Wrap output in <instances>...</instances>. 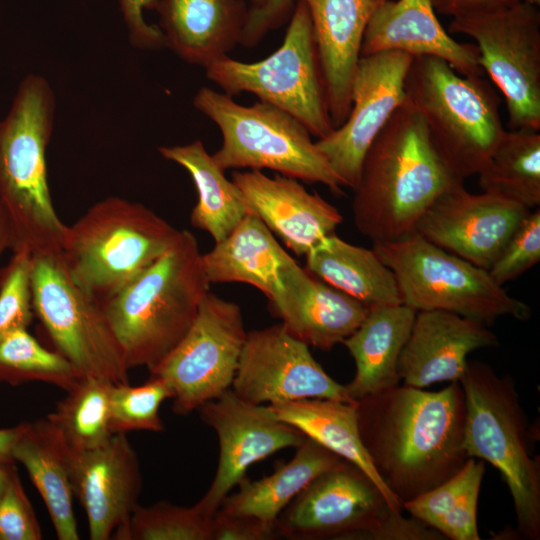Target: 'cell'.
Segmentation results:
<instances>
[{
	"label": "cell",
	"instance_id": "4dcf8cb0",
	"mask_svg": "<svg viewBox=\"0 0 540 540\" xmlns=\"http://www.w3.org/2000/svg\"><path fill=\"white\" fill-rule=\"evenodd\" d=\"M268 405L278 419L363 470L382 490L390 506L402 512V504L380 480L364 449L358 429L356 402L306 398Z\"/></svg>",
	"mask_w": 540,
	"mask_h": 540
},
{
	"label": "cell",
	"instance_id": "836d02e7",
	"mask_svg": "<svg viewBox=\"0 0 540 540\" xmlns=\"http://www.w3.org/2000/svg\"><path fill=\"white\" fill-rule=\"evenodd\" d=\"M482 192L528 209L540 205V133L528 129L505 131L478 172Z\"/></svg>",
	"mask_w": 540,
	"mask_h": 540
},
{
	"label": "cell",
	"instance_id": "60d3db41",
	"mask_svg": "<svg viewBox=\"0 0 540 540\" xmlns=\"http://www.w3.org/2000/svg\"><path fill=\"white\" fill-rule=\"evenodd\" d=\"M40 539V525L15 470L0 498V540Z\"/></svg>",
	"mask_w": 540,
	"mask_h": 540
},
{
	"label": "cell",
	"instance_id": "7c38bea8",
	"mask_svg": "<svg viewBox=\"0 0 540 540\" xmlns=\"http://www.w3.org/2000/svg\"><path fill=\"white\" fill-rule=\"evenodd\" d=\"M450 33L475 41L478 63L504 96L512 130H540V12L519 1L452 18Z\"/></svg>",
	"mask_w": 540,
	"mask_h": 540
},
{
	"label": "cell",
	"instance_id": "d6986e66",
	"mask_svg": "<svg viewBox=\"0 0 540 540\" xmlns=\"http://www.w3.org/2000/svg\"><path fill=\"white\" fill-rule=\"evenodd\" d=\"M74 496L84 508L91 540H108L126 525L138 505L142 478L137 454L125 433L102 446L71 452Z\"/></svg>",
	"mask_w": 540,
	"mask_h": 540
},
{
	"label": "cell",
	"instance_id": "4fadbf2b",
	"mask_svg": "<svg viewBox=\"0 0 540 540\" xmlns=\"http://www.w3.org/2000/svg\"><path fill=\"white\" fill-rule=\"evenodd\" d=\"M246 338L239 305L209 291L186 335L150 371L169 387L175 413L187 415L231 389Z\"/></svg>",
	"mask_w": 540,
	"mask_h": 540
},
{
	"label": "cell",
	"instance_id": "44dd1931",
	"mask_svg": "<svg viewBox=\"0 0 540 540\" xmlns=\"http://www.w3.org/2000/svg\"><path fill=\"white\" fill-rule=\"evenodd\" d=\"M281 286L269 301L287 331L324 351L343 343L363 322L369 309L330 286L290 255L280 273Z\"/></svg>",
	"mask_w": 540,
	"mask_h": 540
},
{
	"label": "cell",
	"instance_id": "484cf974",
	"mask_svg": "<svg viewBox=\"0 0 540 540\" xmlns=\"http://www.w3.org/2000/svg\"><path fill=\"white\" fill-rule=\"evenodd\" d=\"M416 313L404 304L371 308L343 341L356 367L354 378L345 385L354 401L401 382L398 362Z\"/></svg>",
	"mask_w": 540,
	"mask_h": 540
},
{
	"label": "cell",
	"instance_id": "2e32d148",
	"mask_svg": "<svg viewBox=\"0 0 540 540\" xmlns=\"http://www.w3.org/2000/svg\"><path fill=\"white\" fill-rule=\"evenodd\" d=\"M231 390L253 404L306 398L356 402L281 323L247 332Z\"/></svg>",
	"mask_w": 540,
	"mask_h": 540
},
{
	"label": "cell",
	"instance_id": "b9f144b4",
	"mask_svg": "<svg viewBox=\"0 0 540 540\" xmlns=\"http://www.w3.org/2000/svg\"><path fill=\"white\" fill-rule=\"evenodd\" d=\"M297 0H267L262 6L248 9L240 44L256 46L264 36L289 21Z\"/></svg>",
	"mask_w": 540,
	"mask_h": 540
},
{
	"label": "cell",
	"instance_id": "83f0119b",
	"mask_svg": "<svg viewBox=\"0 0 540 540\" xmlns=\"http://www.w3.org/2000/svg\"><path fill=\"white\" fill-rule=\"evenodd\" d=\"M288 256L266 225L248 213L202 259L210 283H246L270 301L281 286V268Z\"/></svg>",
	"mask_w": 540,
	"mask_h": 540
},
{
	"label": "cell",
	"instance_id": "8992f818",
	"mask_svg": "<svg viewBox=\"0 0 540 540\" xmlns=\"http://www.w3.org/2000/svg\"><path fill=\"white\" fill-rule=\"evenodd\" d=\"M180 231L141 203L110 196L67 226L60 253L76 285L102 303L168 251Z\"/></svg>",
	"mask_w": 540,
	"mask_h": 540
},
{
	"label": "cell",
	"instance_id": "7bdbcfd3",
	"mask_svg": "<svg viewBox=\"0 0 540 540\" xmlns=\"http://www.w3.org/2000/svg\"><path fill=\"white\" fill-rule=\"evenodd\" d=\"M278 537L275 524L253 517L218 510L211 519L210 540H272Z\"/></svg>",
	"mask_w": 540,
	"mask_h": 540
},
{
	"label": "cell",
	"instance_id": "30bf717a",
	"mask_svg": "<svg viewBox=\"0 0 540 540\" xmlns=\"http://www.w3.org/2000/svg\"><path fill=\"white\" fill-rule=\"evenodd\" d=\"M205 70L223 93H252L294 116L317 140L335 129L310 14L301 0L296 1L282 44L271 55L252 63L225 56Z\"/></svg>",
	"mask_w": 540,
	"mask_h": 540
},
{
	"label": "cell",
	"instance_id": "f907efd6",
	"mask_svg": "<svg viewBox=\"0 0 540 540\" xmlns=\"http://www.w3.org/2000/svg\"><path fill=\"white\" fill-rule=\"evenodd\" d=\"M528 4L538 7L540 5V0H522Z\"/></svg>",
	"mask_w": 540,
	"mask_h": 540
},
{
	"label": "cell",
	"instance_id": "ac0fdd59",
	"mask_svg": "<svg viewBox=\"0 0 540 540\" xmlns=\"http://www.w3.org/2000/svg\"><path fill=\"white\" fill-rule=\"evenodd\" d=\"M530 209L504 198L467 191L457 184L423 213L415 233L488 270Z\"/></svg>",
	"mask_w": 540,
	"mask_h": 540
},
{
	"label": "cell",
	"instance_id": "9a60e30c",
	"mask_svg": "<svg viewBox=\"0 0 540 540\" xmlns=\"http://www.w3.org/2000/svg\"><path fill=\"white\" fill-rule=\"evenodd\" d=\"M413 58L401 51L359 58L348 117L329 135L315 141L343 186L356 187L365 153L404 102V82Z\"/></svg>",
	"mask_w": 540,
	"mask_h": 540
},
{
	"label": "cell",
	"instance_id": "7a4b0ae2",
	"mask_svg": "<svg viewBox=\"0 0 540 540\" xmlns=\"http://www.w3.org/2000/svg\"><path fill=\"white\" fill-rule=\"evenodd\" d=\"M464 183L445 166L420 113L405 98L362 161L351 204L354 224L373 244L402 239L433 201Z\"/></svg>",
	"mask_w": 540,
	"mask_h": 540
},
{
	"label": "cell",
	"instance_id": "52a82bcc",
	"mask_svg": "<svg viewBox=\"0 0 540 540\" xmlns=\"http://www.w3.org/2000/svg\"><path fill=\"white\" fill-rule=\"evenodd\" d=\"M432 145L458 179L477 175L505 133L500 100L480 75H462L433 56L414 57L404 82Z\"/></svg>",
	"mask_w": 540,
	"mask_h": 540
},
{
	"label": "cell",
	"instance_id": "5bb4252c",
	"mask_svg": "<svg viewBox=\"0 0 540 540\" xmlns=\"http://www.w3.org/2000/svg\"><path fill=\"white\" fill-rule=\"evenodd\" d=\"M391 510L378 485L342 460L314 478L275 525L279 537L291 540H365Z\"/></svg>",
	"mask_w": 540,
	"mask_h": 540
},
{
	"label": "cell",
	"instance_id": "d6a6232c",
	"mask_svg": "<svg viewBox=\"0 0 540 540\" xmlns=\"http://www.w3.org/2000/svg\"><path fill=\"white\" fill-rule=\"evenodd\" d=\"M484 472V461L469 457L457 473L405 502L403 509L445 539L479 540L477 505Z\"/></svg>",
	"mask_w": 540,
	"mask_h": 540
},
{
	"label": "cell",
	"instance_id": "1f68e13d",
	"mask_svg": "<svg viewBox=\"0 0 540 540\" xmlns=\"http://www.w3.org/2000/svg\"><path fill=\"white\" fill-rule=\"evenodd\" d=\"M158 152L190 174L198 195L190 215L191 224L209 233L215 243L226 238L250 213L237 186L226 178L201 140L161 146Z\"/></svg>",
	"mask_w": 540,
	"mask_h": 540
},
{
	"label": "cell",
	"instance_id": "ba28073f",
	"mask_svg": "<svg viewBox=\"0 0 540 540\" xmlns=\"http://www.w3.org/2000/svg\"><path fill=\"white\" fill-rule=\"evenodd\" d=\"M193 105L221 132L222 145L212 157L224 171L270 169L343 194L340 179L307 128L288 112L263 101L244 106L209 87L196 92Z\"/></svg>",
	"mask_w": 540,
	"mask_h": 540
},
{
	"label": "cell",
	"instance_id": "f546056e",
	"mask_svg": "<svg viewBox=\"0 0 540 540\" xmlns=\"http://www.w3.org/2000/svg\"><path fill=\"white\" fill-rule=\"evenodd\" d=\"M342 460L316 441L305 437L288 462L278 463L272 474L259 480L244 478L238 485L239 491L228 495L218 510L275 524L283 509L314 478Z\"/></svg>",
	"mask_w": 540,
	"mask_h": 540
},
{
	"label": "cell",
	"instance_id": "681fc988",
	"mask_svg": "<svg viewBox=\"0 0 540 540\" xmlns=\"http://www.w3.org/2000/svg\"><path fill=\"white\" fill-rule=\"evenodd\" d=\"M250 2V7H260L262 6L267 0H248Z\"/></svg>",
	"mask_w": 540,
	"mask_h": 540
},
{
	"label": "cell",
	"instance_id": "7dc6e473",
	"mask_svg": "<svg viewBox=\"0 0 540 540\" xmlns=\"http://www.w3.org/2000/svg\"><path fill=\"white\" fill-rule=\"evenodd\" d=\"M22 428L23 424L12 428L0 429V461H14L12 459V450Z\"/></svg>",
	"mask_w": 540,
	"mask_h": 540
},
{
	"label": "cell",
	"instance_id": "5b68a950",
	"mask_svg": "<svg viewBox=\"0 0 540 540\" xmlns=\"http://www.w3.org/2000/svg\"><path fill=\"white\" fill-rule=\"evenodd\" d=\"M466 404L465 449L494 466L513 501L520 538L540 539V462L515 382L468 361L460 380Z\"/></svg>",
	"mask_w": 540,
	"mask_h": 540
},
{
	"label": "cell",
	"instance_id": "8fae6325",
	"mask_svg": "<svg viewBox=\"0 0 540 540\" xmlns=\"http://www.w3.org/2000/svg\"><path fill=\"white\" fill-rule=\"evenodd\" d=\"M32 305L57 350L82 376L128 383L122 350L102 303L69 275L60 252L32 255Z\"/></svg>",
	"mask_w": 540,
	"mask_h": 540
},
{
	"label": "cell",
	"instance_id": "bcb514c9",
	"mask_svg": "<svg viewBox=\"0 0 540 540\" xmlns=\"http://www.w3.org/2000/svg\"><path fill=\"white\" fill-rule=\"evenodd\" d=\"M15 247V237L6 211L0 204V260L4 252ZM2 270L0 269V279Z\"/></svg>",
	"mask_w": 540,
	"mask_h": 540
},
{
	"label": "cell",
	"instance_id": "ab89813d",
	"mask_svg": "<svg viewBox=\"0 0 540 540\" xmlns=\"http://www.w3.org/2000/svg\"><path fill=\"white\" fill-rule=\"evenodd\" d=\"M540 261V210L529 212L488 269L501 286L515 280Z\"/></svg>",
	"mask_w": 540,
	"mask_h": 540
},
{
	"label": "cell",
	"instance_id": "6da1fadb",
	"mask_svg": "<svg viewBox=\"0 0 540 540\" xmlns=\"http://www.w3.org/2000/svg\"><path fill=\"white\" fill-rule=\"evenodd\" d=\"M356 411L372 466L402 506L449 479L469 458L460 382L438 391L399 383L357 400Z\"/></svg>",
	"mask_w": 540,
	"mask_h": 540
},
{
	"label": "cell",
	"instance_id": "d590c367",
	"mask_svg": "<svg viewBox=\"0 0 540 540\" xmlns=\"http://www.w3.org/2000/svg\"><path fill=\"white\" fill-rule=\"evenodd\" d=\"M82 377L67 358L43 347L27 329L0 339V380L41 381L68 392Z\"/></svg>",
	"mask_w": 540,
	"mask_h": 540
},
{
	"label": "cell",
	"instance_id": "c3c4849f",
	"mask_svg": "<svg viewBox=\"0 0 540 540\" xmlns=\"http://www.w3.org/2000/svg\"><path fill=\"white\" fill-rule=\"evenodd\" d=\"M14 461L12 460H3L0 461V498L5 492L10 479L16 470L12 465Z\"/></svg>",
	"mask_w": 540,
	"mask_h": 540
},
{
	"label": "cell",
	"instance_id": "f1b7e54d",
	"mask_svg": "<svg viewBox=\"0 0 540 540\" xmlns=\"http://www.w3.org/2000/svg\"><path fill=\"white\" fill-rule=\"evenodd\" d=\"M305 257L308 272L368 309L403 304L395 274L373 249L350 244L333 233Z\"/></svg>",
	"mask_w": 540,
	"mask_h": 540
},
{
	"label": "cell",
	"instance_id": "9c48e42d",
	"mask_svg": "<svg viewBox=\"0 0 540 540\" xmlns=\"http://www.w3.org/2000/svg\"><path fill=\"white\" fill-rule=\"evenodd\" d=\"M372 249L395 274L402 303L415 311H448L486 325L503 316L521 321L530 318L529 305L509 295L488 270L415 232L375 243Z\"/></svg>",
	"mask_w": 540,
	"mask_h": 540
},
{
	"label": "cell",
	"instance_id": "cb8c5ba5",
	"mask_svg": "<svg viewBox=\"0 0 540 540\" xmlns=\"http://www.w3.org/2000/svg\"><path fill=\"white\" fill-rule=\"evenodd\" d=\"M309 11L335 128L351 109V88L366 27L386 0H301Z\"/></svg>",
	"mask_w": 540,
	"mask_h": 540
},
{
	"label": "cell",
	"instance_id": "e575fe53",
	"mask_svg": "<svg viewBox=\"0 0 540 540\" xmlns=\"http://www.w3.org/2000/svg\"><path fill=\"white\" fill-rule=\"evenodd\" d=\"M113 384L104 378L83 376L47 415V420L71 452L96 449L114 434L110 426Z\"/></svg>",
	"mask_w": 540,
	"mask_h": 540
},
{
	"label": "cell",
	"instance_id": "e0dca14e",
	"mask_svg": "<svg viewBox=\"0 0 540 540\" xmlns=\"http://www.w3.org/2000/svg\"><path fill=\"white\" fill-rule=\"evenodd\" d=\"M202 421L219 441L216 475L195 504L212 517L230 491L246 478L251 465L287 448L299 446L305 435L276 417L269 405L253 404L231 389L198 408Z\"/></svg>",
	"mask_w": 540,
	"mask_h": 540
},
{
	"label": "cell",
	"instance_id": "ffe728a7",
	"mask_svg": "<svg viewBox=\"0 0 540 540\" xmlns=\"http://www.w3.org/2000/svg\"><path fill=\"white\" fill-rule=\"evenodd\" d=\"M232 181L250 213L296 255H306L342 223L339 210L297 179L269 177L261 170L234 172Z\"/></svg>",
	"mask_w": 540,
	"mask_h": 540
},
{
	"label": "cell",
	"instance_id": "3957f363",
	"mask_svg": "<svg viewBox=\"0 0 540 540\" xmlns=\"http://www.w3.org/2000/svg\"><path fill=\"white\" fill-rule=\"evenodd\" d=\"M209 285L196 237L181 230L168 251L102 302L128 370L151 371L178 345Z\"/></svg>",
	"mask_w": 540,
	"mask_h": 540
},
{
	"label": "cell",
	"instance_id": "603a6c76",
	"mask_svg": "<svg viewBox=\"0 0 540 540\" xmlns=\"http://www.w3.org/2000/svg\"><path fill=\"white\" fill-rule=\"evenodd\" d=\"M381 51L438 57L462 75L484 73L477 46L452 38L431 0H386L377 8L366 27L360 57Z\"/></svg>",
	"mask_w": 540,
	"mask_h": 540
},
{
	"label": "cell",
	"instance_id": "4316f807",
	"mask_svg": "<svg viewBox=\"0 0 540 540\" xmlns=\"http://www.w3.org/2000/svg\"><path fill=\"white\" fill-rule=\"evenodd\" d=\"M71 451L47 420L23 424L12 459L20 462L41 495L57 538L78 540L73 510Z\"/></svg>",
	"mask_w": 540,
	"mask_h": 540
},
{
	"label": "cell",
	"instance_id": "ee69618b",
	"mask_svg": "<svg viewBox=\"0 0 540 540\" xmlns=\"http://www.w3.org/2000/svg\"><path fill=\"white\" fill-rule=\"evenodd\" d=\"M158 0H119L130 44L138 49L152 50L165 46L164 36L157 25L148 24L143 11L155 10Z\"/></svg>",
	"mask_w": 540,
	"mask_h": 540
},
{
	"label": "cell",
	"instance_id": "74e56055",
	"mask_svg": "<svg viewBox=\"0 0 540 540\" xmlns=\"http://www.w3.org/2000/svg\"><path fill=\"white\" fill-rule=\"evenodd\" d=\"M166 399H171V391L161 378L154 375H150L149 380L139 386L113 384L110 393L112 432L126 434L137 430L164 431L159 410Z\"/></svg>",
	"mask_w": 540,
	"mask_h": 540
},
{
	"label": "cell",
	"instance_id": "277c9868",
	"mask_svg": "<svg viewBox=\"0 0 540 540\" xmlns=\"http://www.w3.org/2000/svg\"><path fill=\"white\" fill-rule=\"evenodd\" d=\"M55 108L50 83L28 74L0 120V204L13 229V251L37 255L60 252L63 245L67 225L54 209L46 164Z\"/></svg>",
	"mask_w": 540,
	"mask_h": 540
},
{
	"label": "cell",
	"instance_id": "7402d4cb",
	"mask_svg": "<svg viewBox=\"0 0 540 540\" xmlns=\"http://www.w3.org/2000/svg\"><path fill=\"white\" fill-rule=\"evenodd\" d=\"M498 343L497 335L480 321L442 310L417 311L398 362L400 380L417 388L460 382L467 356Z\"/></svg>",
	"mask_w": 540,
	"mask_h": 540
},
{
	"label": "cell",
	"instance_id": "8d00e7d4",
	"mask_svg": "<svg viewBox=\"0 0 540 540\" xmlns=\"http://www.w3.org/2000/svg\"><path fill=\"white\" fill-rule=\"evenodd\" d=\"M211 519L196 505L182 507L158 502L139 504L126 525L113 534L117 540H210Z\"/></svg>",
	"mask_w": 540,
	"mask_h": 540
},
{
	"label": "cell",
	"instance_id": "f6af8a7d",
	"mask_svg": "<svg viewBox=\"0 0 540 540\" xmlns=\"http://www.w3.org/2000/svg\"><path fill=\"white\" fill-rule=\"evenodd\" d=\"M522 0H431L436 13L458 18L489 12Z\"/></svg>",
	"mask_w": 540,
	"mask_h": 540
},
{
	"label": "cell",
	"instance_id": "f35d334b",
	"mask_svg": "<svg viewBox=\"0 0 540 540\" xmlns=\"http://www.w3.org/2000/svg\"><path fill=\"white\" fill-rule=\"evenodd\" d=\"M32 254L26 249L13 251L0 279V339L27 329L33 316Z\"/></svg>",
	"mask_w": 540,
	"mask_h": 540
},
{
	"label": "cell",
	"instance_id": "d4e9b609",
	"mask_svg": "<svg viewBox=\"0 0 540 540\" xmlns=\"http://www.w3.org/2000/svg\"><path fill=\"white\" fill-rule=\"evenodd\" d=\"M248 9L244 0H158L155 7L165 46L203 68L240 44Z\"/></svg>",
	"mask_w": 540,
	"mask_h": 540
}]
</instances>
